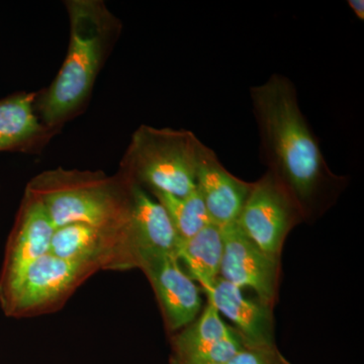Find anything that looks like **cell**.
<instances>
[{"label":"cell","instance_id":"obj_1","mask_svg":"<svg viewBox=\"0 0 364 364\" xmlns=\"http://www.w3.org/2000/svg\"><path fill=\"white\" fill-rule=\"evenodd\" d=\"M250 95L267 172L293 196L305 221L322 214L336 200L346 178L328 166L299 109L294 83L273 74L267 82L251 87Z\"/></svg>","mask_w":364,"mask_h":364},{"label":"cell","instance_id":"obj_2","mask_svg":"<svg viewBox=\"0 0 364 364\" xmlns=\"http://www.w3.org/2000/svg\"><path fill=\"white\" fill-rule=\"evenodd\" d=\"M69 20L65 59L51 85L37 91L41 122L60 133L90 104L100 72L116 46L123 23L102 0L64 1Z\"/></svg>","mask_w":364,"mask_h":364},{"label":"cell","instance_id":"obj_3","mask_svg":"<svg viewBox=\"0 0 364 364\" xmlns=\"http://www.w3.org/2000/svg\"><path fill=\"white\" fill-rule=\"evenodd\" d=\"M134 186L119 172L57 167L40 172L25 193L39 200L55 228L85 224L119 235L130 218Z\"/></svg>","mask_w":364,"mask_h":364},{"label":"cell","instance_id":"obj_4","mask_svg":"<svg viewBox=\"0 0 364 364\" xmlns=\"http://www.w3.org/2000/svg\"><path fill=\"white\" fill-rule=\"evenodd\" d=\"M203 144L191 131L141 124L132 134L117 172L149 193L186 196L196 189Z\"/></svg>","mask_w":364,"mask_h":364},{"label":"cell","instance_id":"obj_5","mask_svg":"<svg viewBox=\"0 0 364 364\" xmlns=\"http://www.w3.org/2000/svg\"><path fill=\"white\" fill-rule=\"evenodd\" d=\"M97 272V268L92 265L46 254L0 294V306L11 318H33L57 312Z\"/></svg>","mask_w":364,"mask_h":364},{"label":"cell","instance_id":"obj_6","mask_svg":"<svg viewBox=\"0 0 364 364\" xmlns=\"http://www.w3.org/2000/svg\"><path fill=\"white\" fill-rule=\"evenodd\" d=\"M304 221L305 217L293 196L267 172L252 182L237 223L261 250L280 259L289 232Z\"/></svg>","mask_w":364,"mask_h":364},{"label":"cell","instance_id":"obj_7","mask_svg":"<svg viewBox=\"0 0 364 364\" xmlns=\"http://www.w3.org/2000/svg\"><path fill=\"white\" fill-rule=\"evenodd\" d=\"M178 244L176 230L161 203L135 184L130 218L122 235L119 272L141 269L147 261L165 254L177 256Z\"/></svg>","mask_w":364,"mask_h":364},{"label":"cell","instance_id":"obj_8","mask_svg":"<svg viewBox=\"0 0 364 364\" xmlns=\"http://www.w3.org/2000/svg\"><path fill=\"white\" fill-rule=\"evenodd\" d=\"M222 233L220 277L239 289H252L256 298L273 308L279 294L280 259L261 250L237 222L222 227Z\"/></svg>","mask_w":364,"mask_h":364},{"label":"cell","instance_id":"obj_9","mask_svg":"<svg viewBox=\"0 0 364 364\" xmlns=\"http://www.w3.org/2000/svg\"><path fill=\"white\" fill-rule=\"evenodd\" d=\"M55 229L42 203L23 193L7 240L0 272V294L13 286L32 263L49 253Z\"/></svg>","mask_w":364,"mask_h":364},{"label":"cell","instance_id":"obj_10","mask_svg":"<svg viewBox=\"0 0 364 364\" xmlns=\"http://www.w3.org/2000/svg\"><path fill=\"white\" fill-rule=\"evenodd\" d=\"M141 270L154 291L167 331L178 332L196 320L203 305L200 289L182 269L176 255L157 256Z\"/></svg>","mask_w":364,"mask_h":364},{"label":"cell","instance_id":"obj_11","mask_svg":"<svg viewBox=\"0 0 364 364\" xmlns=\"http://www.w3.org/2000/svg\"><path fill=\"white\" fill-rule=\"evenodd\" d=\"M196 182L213 224L222 228L238 221L252 182L230 173L205 144L198 156Z\"/></svg>","mask_w":364,"mask_h":364},{"label":"cell","instance_id":"obj_12","mask_svg":"<svg viewBox=\"0 0 364 364\" xmlns=\"http://www.w3.org/2000/svg\"><path fill=\"white\" fill-rule=\"evenodd\" d=\"M36 97L37 91H20L0 100V152L37 154L58 135L41 122Z\"/></svg>","mask_w":364,"mask_h":364},{"label":"cell","instance_id":"obj_13","mask_svg":"<svg viewBox=\"0 0 364 364\" xmlns=\"http://www.w3.org/2000/svg\"><path fill=\"white\" fill-rule=\"evenodd\" d=\"M208 299L214 304L220 313L234 323L244 345L274 343V318L272 306L256 298L244 296L242 289L219 277Z\"/></svg>","mask_w":364,"mask_h":364},{"label":"cell","instance_id":"obj_14","mask_svg":"<svg viewBox=\"0 0 364 364\" xmlns=\"http://www.w3.org/2000/svg\"><path fill=\"white\" fill-rule=\"evenodd\" d=\"M121 236L85 224L56 228L49 253L73 262L92 265L100 270L117 272Z\"/></svg>","mask_w":364,"mask_h":364},{"label":"cell","instance_id":"obj_15","mask_svg":"<svg viewBox=\"0 0 364 364\" xmlns=\"http://www.w3.org/2000/svg\"><path fill=\"white\" fill-rule=\"evenodd\" d=\"M223 253L222 228L213 223L188 240L179 241L177 248V258L186 265V272L207 294L220 277Z\"/></svg>","mask_w":364,"mask_h":364},{"label":"cell","instance_id":"obj_16","mask_svg":"<svg viewBox=\"0 0 364 364\" xmlns=\"http://www.w3.org/2000/svg\"><path fill=\"white\" fill-rule=\"evenodd\" d=\"M150 195L154 196L166 210L179 241L188 240L212 223L198 189L186 196L163 193Z\"/></svg>","mask_w":364,"mask_h":364},{"label":"cell","instance_id":"obj_17","mask_svg":"<svg viewBox=\"0 0 364 364\" xmlns=\"http://www.w3.org/2000/svg\"><path fill=\"white\" fill-rule=\"evenodd\" d=\"M232 331L233 328L223 322L219 311L208 299V305L200 317H196L193 322L171 337L172 356L220 341L229 336Z\"/></svg>","mask_w":364,"mask_h":364},{"label":"cell","instance_id":"obj_18","mask_svg":"<svg viewBox=\"0 0 364 364\" xmlns=\"http://www.w3.org/2000/svg\"><path fill=\"white\" fill-rule=\"evenodd\" d=\"M243 346V339L233 328L225 339L171 356L170 359L179 364H227Z\"/></svg>","mask_w":364,"mask_h":364},{"label":"cell","instance_id":"obj_19","mask_svg":"<svg viewBox=\"0 0 364 364\" xmlns=\"http://www.w3.org/2000/svg\"><path fill=\"white\" fill-rule=\"evenodd\" d=\"M227 364H291L275 344L244 345Z\"/></svg>","mask_w":364,"mask_h":364},{"label":"cell","instance_id":"obj_20","mask_svg":"<svg viewBox=\"0 0 364 364\" xmlns=\"http://www.w3.org/2000/svg\"><path fill=\"white\" fill-rule=\"evenodd\" d=\"M349 6L359 20H364V1L363 0H349Z\"/></svg>","mask_w":364,"mask_h":364},{"label":"cell","instance_id":"obj_21","mask_svg":"<svg viewBox=\"0 0 364 364\" xmlns=\"http://www.w3.org/2000/svg\"><path fill=\"white\" fill-rule=\"evenodd\" d=\"M170 364H179V363H176V361L172 360V359H170Z\"/></svg>","mask_w":364,"mask_h":364}]
</instances>
